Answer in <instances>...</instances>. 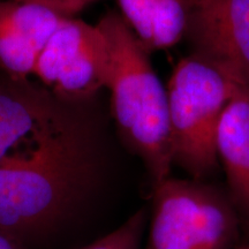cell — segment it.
I'll return each mask as SVG.
<instances>
[{
    "label": "cell",
    "instance_id": "52a82bcc",
    "mask_svg": "<svg viewBox=\"0 0 249 249\" xmlns=\"http://www.w3.org/2000/svg\"><path fill=\"white\" fill-rule=\"evenodd\" d=\"M68 124L45 93L27 87H0V165L37 150Z\"/></svg>",
    "mask_w": 249,
    "mask_h": 249
},
{
    "label": "cell",
    "instance_id": "5bb4252c",
    "mask_svg": "<svg viewBox=\"0 0 249 249\" xmlns=\"http://www.w3.org/2000/svg\"><path fill=\"white\" fill-rule=\"evenodd\" d=\"M240 249H249V245L245 246V247H242V248H240Z\"/></svg>",
    "mask_w": 249,
    "mask_h": 249
},
{
    "label": "cell",
    "instance_id": "5b68a950",
    "mask_svg": "<svg viewBox=\"0 0 249 249\" xmlns=\"http://www.w3.org/2000/svg\"><path fill=\"white\" fill-rule=\"evenodd\" d=\"M34 74L55 95L71 101L90 98L107 88L108 51L97 24L65 18L40 53Z\"/></svg>",
    "mask_w": 249,
    "mask_h": 249
},
{
    "label": "cell",
    "instance_id": "6da1fadb",
    "mask_svg": "<svg viewBox=\"0 0 249 249\" xmlns=\"http://www.w3.org/2000/svg\"><path fill=\"white\" fill-rule=\"evenodd\" d=\"M95 173L91 138L70 123L37 150L0 165V230L18 236L53 225Z\"/></svg>",
    "mask_w": 249,
    "mask_h": 249
},
{
    "label": "cell",
    "instance_id": "7a4b0ae2",
    "mask_svg": "<svg viewBox=\"0 0 249 249\" xmlns=\"http://www.w3.org/2000/svg\"><path fill=\"white\" fill-rule=\"evenodd\" d=\"M97 26L107 45V88L114 121L156 185L169 178L173 166L167 89L123 15L108 12Z\"/></svg>",
    "mask_w": 249,
    "mask_h": 249
},
{
    "label": "cell",
    "instance_id": "3957f363",
    "mask_svg": "<svg viewBox=\"0 0 249 249\" xmlns=\"http://www.w3.org/2000/svg\"><path fill=\"white\" fill-rule=\"evenodd\" d=\"M167 89L173 165L196 180L217 170V134L241 88L209 62L189 54L174 67Z\"/></svg>",
    "mask_w": 249,
    "mask_h": 249
},
{
    "label": "cell",
    "instance_id": "8fae6325",
    "mask_svg": "<svg viewBox=\"0 0 249 249\" xmlns=\"http://www.w3.org/2000/svg\"><path fill=\"white\" fill-rule=\"evenodd\" d=\"M145 226V211L140 210L97 241L82 249H140Z\"/></svg>",
    "mask_w": 249,
    "mask_h": 249
},
{
    "label": "cell",
    "instance_id": "30bf717a",
    "mask_svg": "<svg viewBox=\"0 0 249 249\" xmlns=\"http://www.w3.org/2000/svg\"><path fill=\"white\" fill-rule=\"evenodd\" d=\"M124 20L149 52L185 38L192 0H117Z\"/></svg>",
    "mask_w": 249,
    "mask_h": 249
},
{
    "label": "cell",
    "instance_id": "4fadbf2b",
    "mask_svg": "<svg viewBox=\"0 0 249 249\" xmlns=\"http://www.w3.org/2000/svg\"><path fill=\"white\" fill-rule=\"evenodd\" d=\"M0 249H22L18 236L0 230Z\"/></svg>",
    "mask_w": 249,
    "mask_h": 249
},
{
    "label": "cell",
    "instance_id": "8992f818",
    "mask_svg": "<svg viewBox=\"0 0 249 249\" xmlns=\"http://www.w3.org/2000/svg\"><path fill=\"white\" fill-rule=\"evenodd\" d=\"M185 38L192 55L249 92V0H192Z\"/></svg>",
    "mask_w": 249,
    "mask_h": 249
},
{
    "label": "cell",
    "instance_id": "9c48e42d",
    "mask_svg": "<svg viewBox=\"0 0 249 249\" xmlns=\"http://www.w3.org/2000/svg\"><path fill=\"white\" fill-rule=\"evenodd\" d=\"M217 156L230 198L249 234V92L240 89L227 107L217 134Z\"/></svg>",
    "mask_w": 249,
    "mask_h": 249
},
{
    "label": "cell",
    "instance_id": "277c9868",
    "mask_svg": "<svg viewBox=\"0 0 249 249\" xmlns=\"http://www.w3.org/2000/svg\"><path fill=\"white\" fill-rule=\"evenodd\" d=\"M240 226L227 193L169 177L154 185L147 249H231Z\"/></svg>",
    "mask_w": 249,
    "mask_h": 249
},
{
    "label": "cell",
    "instance_id": "7c38bea8",
    "mask_svg": "<svg viewBox=\"0 0 249 249\" xmlns=\"http://www.w3.org/2000/svg\"><path fill=\"white\" fill-rule=\"evenodd\" d=\"M17 1L38 4L52 9L62 18H73L93 0H17Z\"/></svg>",
    "mask_w": 249,
    "mask_h": 249
},
{
    "label": "cell",
    "instance_id": "ba28073f",
    "mask_svg": "<svg viewBox=\"0 0 249 249\" xmlns=\"http://www.w3.org/2000/svg\"><path fill=\"white\" fill-rule=\"evenodd\" d=\"M65 18L44 6L0 0V70L22 82Z\"/></svg>",
    "mask_w": 249,
    "mask_h": 249
}]
</instances>
